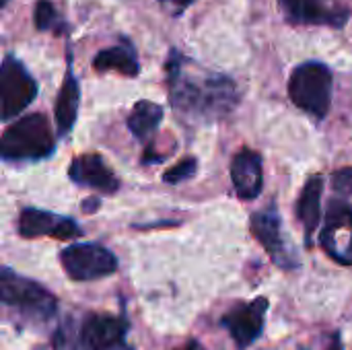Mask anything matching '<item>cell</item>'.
Masks as SVG:
<instances>
[{
	"mask_svg": "<svg viewBox=\"0 0 352 350\" xmlns=\"http://www.w3.org/2000/svg\"><path fill=\"white\" fill-rule=\"evenodd\" d=\"M169 97L175 111L192 120H219L237 105V87L225 74L194 72L175 52L167 64Z\"/></svg>",
	"mask_w": 352,
	"mask_h": 350,
	"instance_id": "1",
	"label": "cell"
},
{
	"mask_svg": "<svg viewBox=\"0 0 352 350\" xmlns=\"http://www.w3.org/2000/svg\"><path fill=\"white\" fill-rule=\"evenodd\" d=\"M54 151V134L43 113H31L16 120L0 136V159L37 161Z\"/></svg>",
	"mask_w": 352,
	"mask_h": 350,
	"instance_id": "2",
	"label": "cell"
},
{
	"mask_svg": "<svg viewBox=\"0 0 352 350\" xmlns=\"http://www.w3.org/2000/svg\"><path fill=\"white\" fill-rule=\"evenodd\" d=\"M291 101L309 116L324 120L332 103V72L322 62H305L291 74Z\"/></svg>",
	"mask_w": 352,
	"mask_h": 350,
	"instance_id": "3",
	"label": "cell"
},
{
	"mask_svg": "<svg viewBox=\"0 0 352 350\" xmlns=\"http://www.w3.org/2000/svg\"><path fill=\"white\" fill-rule=\"evenodd\" d=\"M250 227L254 237L262 243V248L278 268L297 270L301 266L299 254L295 252L293 243L285 237L283 219L276 204H268L266 208L254 212L250 219Z\"/></svg>",
	"mask_w": 352,
	"mask_h": 350,
	"instance_id": "4",
	"label": "cell"
},
{
	"mask_svg": "<svg viewBox=\"0 0 352 350\" xmlns=\"http://www.w3.org/2000/svg\"><path fill=\"white\" fill-rule=\"evenodd\" d=\"M35 95L37 83L33 76L14 56H6L0 62V120L16 118Z\"/></svg>",
	"mask_w": 352,
	"mask_h": 350,
	"instance_id": "5",
	"label": "cell"
},
{
	"mask_svg": "<svg viewBox=\"0 0 352 350\" xmlns=\"http://www.w3.org/2000/svg\"><path fill=\"white\" fill-rule=\"evenodd\" d=\"M0 305L31 316H50L56 309V299L35 281L0 268Z\"/></svg>",
	"mask_w": 352,
	"mask_h": 350,
	"instance_id": "6",
	"label": "cell"
},
{
	"mask_svg": "<svg viewBox=\"0 0 352 350\" xmlns=\"http://www.w3.org/2000/svg\"><path fill=\"white\" fill-rule=\"evenodd\" d=\"M64 272L72 281H97L118 270L116 256L99 243H76L60 254Z\"/></svg>",
	"mask_w": 352,
	"mask_h": 350,
	"instance_id": "7",
	"label": "cell"
},
{
	"mask_svg": "<svg viewBox=\"0 0 352 350\" xmlns=\"http://www.w3.org/2000/svg\"><path fill=\"white\" fill-rule=\"evenodd\" d=\"M320 243L326 254L342 264L352 266V204L346 200H332L328 204L326 221L320 233Z\"/></svg>",
	"mask_w": 352,
	"mask_h": 350,
	"instance_id": "8",
	"label": "cell"
},
{
	"mask_svg": "<svg viewBox=\"0 0 352 350\" xmlns=\"http://www.w3.org/2000/svg\"><path fill=\"white\" fill-rule=\"evenodd\" d=\"M266 311H268V299L258 297L250 303L235 305L231 311H227L223 316L221 324H223V328L229 330L237 349L245 350L262 336Z\"/></svg>",
	"mask_w": 352,
	"mask_h": 350,
	"instance_id": "9",
	"label": "cell"
},
{
	"mask_svg": "<svg viewBox=\"0 0 352 350\" xmlns=\"http://www.w3.org/2000/svg\"><path fill=\"white\" fill-rule=\"evenodd\" d=\"M128 324L113 316L87 318L76 334V350H122Z\"/></svg>",
	"mask_w": 352,
	"mask_h": 350,
	"instance_id": "10",
	"label": "cell"
},
{
	"mask_svg": "<svg viewBox=\"0 0 352 350\" xmlns=\"http://www.w3.org/2000/svg\"><path fill=\"white\" fill-rule=\"evenodd\" d=\"M231 182L241 200H256L264 188V169L262 155L243 149L231 161Z\"/></svg>",
	"mask_w": 352,
	"mask_h": 350,
	"instance_id": "11",
	"label": "cell"
},
{
	"mask_svg": "<svg viewBox=\"0 0 352 350\" xmlns=\"http://www.w3.org/2000/svg\"><path fill=\"white\" fill-rule=\"evenodd\" d=\"M19 231L23 237H29V239L43 237V235H52L58 239H72L80 235V229L72 219H64V217L37 210V208H27L21 212Z\"/></svg>",
	"mask_w": 352,
	"mask_h": 350,
	"instance_id": "12",
	"label": "cell"
},
{
	"mask_svg": "<svg viewBox=\"0 0 352 350\" xmlns=\"http://www.w3.org/2000/svg\"><path fill=\"white\" fill-rule=\"evenodd\" d=\"M287 17L295 23L342 27L349 19L346 8L326 4V0H280Z\"/></svg>",
	"mask_w": 352,
	"mask_h": 350,
	"instance_id": "13",
	"label": "cell"
},
{
	"mask_svg": "<svg viewBox=\"0 0 352 350\" xmlns=\"http://www.w3.org/2000/svg\"><path fill=\"white\" fill-rule=\"evenodd\" d=\"M70 179L78 186L99 190L103 194H113L118 190V177L105 165L99 155H80L70 165Z\"/></svg>",
	"mask_w": 352,
	"mask_h": 350,
	"instance_id": "14",
	"label": "cell"
},
{
	"mask_svg": "<svg viewBox=\"0 0 352 350\" xmlns=\"http://www.w3.org/2000/svg\"><path fill=\"white\" fill-rule=\"evenodd\" d=\"M322 192H324V179L322 175H311L299 196L297 202V217L305 229V245H314V235L322 221Z\"/></svg>",
	"mask_w": 352,
	"mask_h": 350,
	"instance_id": "15",
	"label": "cell"
},
{
	"mask_svg": "<svg viewBox=\"0 0 352 350\" xmlns=\"http://www.w3.org/2000/svg\"><path fill=\"white\" fill-rule=\"evenodd\" d=\"M93 68L99 70V72L116 70V72H122L126 76H136L138 70H140L138 60H136V52L128 41L99 52L95 56V60H93Z\"/></svg>",
	"mask_w": 352,
	"mask_h": 350,
	"instance_id": "16",
	"label": "cell"
},
{
	"mask_svg": "<svg viewBox=\"0 0 352 350\" xmlns=\"http://www.w3.org/2000/svg\"><path fill=\"white\" fill-rule=\"evenodd\" d=\"M78 101H80L78 83H76L74 74L68 72L64 83H62V89L58 93V99H56V124H58V132L62 136L68 134L76 122Z\"/></svg>",
	"mask_w": 352,
	"mask_h": 350,
	"instance_id": "17",
	"label": "cell"
},
{
	"mask_svg": "<svg viewBox=\"0 0 352 350\" xmlns=\"http://www.w3.org/2000/svg\"><path fill=\"white\" fill-rule=\"evenodd\" d=\"M163 107L153 101H138L128 118V128L140 140H146L161 124Z\"/></svg>",
	"mask_w": 352,
	"mask_h": 350,
	"instance_id": "18",
	"label": "cell"
},
{
	"mask_svg": "<svg viewBox=\"0 0 352 350\" xmlns=\"http://www.w3.org/2000/svg\"><path fill=\"white\" fill-rule=\"evenodd\" d=\"M196 171H198V161L192 159V157H188V159L179 161L177 165H173L169 171H165L163 173V179L167 184H182V182H188L190 177H194Z\"/></svg>",
	"mask_w": 352,
	"mask_h": 350,
	"instance_id": "19",
	"label": "cell"
},
{
	"mask_svg": "<svg viewBox=\"0 0 352 350\" xmlns=\"http://www.w3.org/2000/svg\"><path fill=\"white\" fill-rule=\"evenodd\" d=\"M56 23H58V12L54 4L50 0H39L35 4V27L39 31H47V29H54Z\"/></svg>",
	"mask_w": 352,
	"mask_h": 350,
	"instance_id": "20",
	"label": "cell"
},
{
	"mask_svg": "<svg viewBox=\"0 0 352 350\" xmlns=\"http://www.w3.org/2000/svg\"><path fill=\"white\" fill-rule=\"evenodd\" d=\"M332 188L344 198L352 196V167H342L332 173Z\"/></svg>",
	"mask_w": 352,
	"mask_h": 350,
	"instance_id": "21",
	"label": "cell"
},
{
	"mask_svg": "<svg viewBox=\"0 0 352 350\" xmlns=\"http://www.w3.org/2000/svg\"><path fill=\"white\" fill-rule=\"evenodd\" d=\"M301 350H314V349H301ZM322 350H344L342 349V336L340 332H332L330 336L324 338V347Z\"/></svg>",
	"mask_w": 352,
	"mask_h": 350,
	"instance_id": "22",
	"label": "cell"
},
{
	"mask_svg": "<svg viewBox=\"0 0 352 350\" xmlns=\"http://www.w3.org/2000/svg\"><path fill=\"white\" fill-rule=\"evenodd\" d=\"M159 2L169 4V6H173L175 10H184V8H186V6H190L194 0H159Z\"/></svg>",
	"mask_w": 352,
	"mask_h": 350,
	"instance_id": "23",
	"label": "cell"
},
{
	"mask_svg": "<svg viewBox=\"0 0 352 350\" xmlns=\"http://www.w3.org/2000/svg\"><path fill=\"white\" fill-rule=\"evenodd\" d=\"M182 350H206V349H204V347H202L200 342H190L188 347H184Z\"/></svg>",
	"mask_w": 352,
	"mask_h": 350,
	"instance_id": "24",
	"label": "cell"
},
{
	"mask_svg": "<svg viewBox=\"0 0 352 350\" xmlns=\"http://www.w3.org/2000/svg\"><path fill=\"white\" fill-rule=\"evenodd\" d=\"M6 2H8V0H0V8H2V6H4Z\"/></svg>",
	"mask_w": 352,
	"mask_h": 350,
	"instance_id": "25",
	"label": "cell"
}]
</instances>
